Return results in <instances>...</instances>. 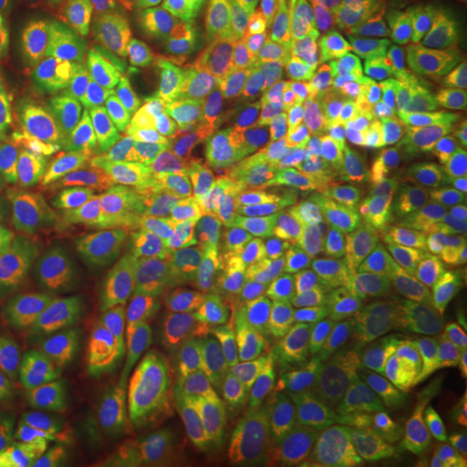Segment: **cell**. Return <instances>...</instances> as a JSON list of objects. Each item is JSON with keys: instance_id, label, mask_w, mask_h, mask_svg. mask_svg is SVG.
Segmentation results:
<instances>
[{"instance_id": "cell-34", "label": "cell", "mask_w": 467, "mask_h": 467, "mask_svg": "<svg viewBox=\"0 0 467 467\" xmlns=\"http://www.w3.org/2000/svg\"><path fill=\"white\" fill-rule=\"evenodd\" d=\"M384 3H387V5H389V8H392V11H395L398 16H400L402 11H405V8H408V5H410L413 0H384Z\"/></svg>"}, {"instance_id": "cell-15", "label": "cell", "mask_w": 467, "mask_h": 467, "mask_svg": "<svg viewBox=\"0 0 467 467\" xmlns=\"http://www.w3.org/2000/svg\"><path fill=\"white\" fill-rule=\"evenodd\" d=\"M379 150L389 187L402 201H439L460 182V161L451 146L420 119L392 117Z\"/></svg>"}, {"instance_id": "cell-28", "label": "cell", "mask_w": 467, "mask_h": 467, "mask_svg": "<svg viewBox=\"0 0 467 467\" xmlns=\"http://www.w3.org/2000/svg\"><path fill=\"white\" fill-rule=\"evenodd\" d=\"M275 460L267 451H236V454H198L187 457L174 467H275Z\"/></svg>"}, {"instance_id": "cell-4", "label": "cell", "mask_w": 467, "mask_h": 467, "mask_svg": "<svg viewBox=\"0 0 467 467\" xmlns=\"http://www.w3.org/2000/svg\"><path fill=\"white\" fill-rule=\"evenodd\" d=\"M257 153V122L221 88L192 67L167 60L149 66L138 169L239 190L252 177Z\"/></svg>"}, {"instance_id": "cell-33", "label": "cell", "mask_w": 467, "mask_h": 467, "mask_svg": "<svg viewBox=\"0 0 467 467\" xmlns=\"http://www.w3.org/2000/svg\"><path fill=\"white\" fill-rule=\"evenodd\" d=\"M187 3H190V0H140V5H143L149 14H153V16L159 18L177 16L180 11L187 8Z\"/></svg>"}, {"instance_id": "cell-29", "label": "cell", "mask_w": 467, "mask_h": 467, "mask_svg": "<svg viewBox=\"0 0 467 467\" xmlns=\"http://www.w3.org/2000/svg\"><path fill=\"white\" fill-rule=\"evenodd\" d=\"M29 3L32 0H0V39L3 42L24 29L29 18Z\"/></svg>"}, {"instance_id": "cell-31", "label": "cell", "mask_w": 467, "mask_h": 467, "mask_svg": "<svg viewBox=\"0 0 467 467\" xmlns=\"http://www.w3.org/2000/svg\"><path fill=\"white\" fill-rule=\"evenodd\" d=\"M364 14H367L368 21H374L379 29H395L398 26V14L384 3V0H353Z\"/></svg>"}, {"instance_id": "cell-26", "label": "cell", "mask_w": 467, "mask_h": 467, "mask_svg": "<svg viewBox=\"0 0 467 467\" xmlns=\"http://www.w3.org/2000/svg\"><path fill=\"white\" fill-rule=\"evenodd\" d=\"M434 304V315L426 319V325L457 348L467 350V281L460 288L436 294Z\"/></svg>"}, {"instance_id": "cell-32", "label": "cell", "mask_w": 467, "mask_h": 467, "mask_svg": "<svg viewBox=\"0 0 467 467\" xmlns=\"http://www.w3.org/2000/svg\"><path fill=\"white\" fill-rule=\"evenodd\" d=\"M16 273V257H14V242H11V234L5 226V216L0 211V278Z\"/></svg>"}, {"instance_id": "cell-3", "label": "cell", "mask_w": 467, "mask_h": 467, "mask_svg": "<svg viewBox=\"0 0 467 467\" xmlns=\"http://www.w3.org/2000/svg\"><path fill=\"white\" fill-rule=\"evenodd\" d=\"M236 201L234 187L140 169L104 198L97 236L117 270L159 281L201 265Z\"/></svg>"}, {"instance_id": "cell-30", "label": "cell", "mask_w": 467, "mask_h": 467, "mask_svg": "<svg viewBox=\"0 0 467 467\" xmlns=\"http://www.w3.org/2000/svg\"><path fill=\"white\" fill-rule=\"evenodd\" d=\"M57 467H133V465L107 460V457L94 454V451H88V450H81V447H76V444H66L63 450L57 451Z\"/></svg>"}, {"instance_id": "cell-17", "label": "cell", "mask_w": 467, "mask_h": 467, "mask_svg": "<svg viewBox=\"0 0 467 467\" xmlns=\"http://www.w3.org/2000/svg\"><path fill=\"white\" fill-rule=\"evenodd\" d=\"M36 371L32 294L21 275L0 278V423L18 416V402Z\"/></svg>"}, {"instance_id": "cell-21", "label": "cell", "mask_w": 467, "mask_h": 467, "mask_svg": "<svg viewBox=\"0 0 467 467\" xmlns=\"http://www.w3.org/2000/svg\"><path fill=\"white\" fill-rule=\"evenodd\" d=\"M389 371L408 382L465 387V350L420 322L402 340V348L392 358Z\"/></svg>"}, {"instance_id": "cell-12", "label": "cell", "mask_w": 467, "mask_h": 467, "mask_svg": "<svg viewBox=\"0 0 467 467\" xmlns=\"http://www.w3.org/2000/svg\"><path fill=\"white\" fill-rule=\"evenodd\" d=\"M315 325L327 353L348 379L353 392L374 395L392 364V343L368 317V312L356 299L350 285L333 284L315 306Z\"/></svg>"}, {"instance_id": "cell-25", "label": "cell", "mask_w": 467, "mask_h": 467, "mask_svg": "<svg viewBox=\"0 0 467 467\" xmlns=\"http://www.w3.org/2000/svg\"><path fill=\"white\" fill-rule=\"evenodd\" d=\"M55 434L39 420L0 423V467H57Z\"/></svg>"}, {"instance_id": "cell-23", "label": "cell", "mask_w": 467, "mask_h": 467, "mask_svg": "<svg viewBox=\"0 0 467 467\" xmlns=\"http://www.w3.org/2000/svg\"><path fill=\"white\" fill-rule=\"evenodd\" d=\"M267 5L278 18V26L296 45L340 34V26L348 21L346 0H267Z\"/></svg>"}, {"instance_id": "cell-18", "label": "cell", "mask_w": 467, "mask_h": 467, "mask_svg": "<svg viewBox=\"0 0 467 467\" xmlns=\"http://www.w3.org/2000/svg\"><path fill=\"white\" fill-rule=\"evenodd\" d=\"M402 429L405 420L392 408L377 402L322 454L291 467H410L402 447Z\"/></svg>"}, {"instance_id": "cell-5", "label": "cell", "mask_w": 467, "mask_h": 467, "mask_svg": "<svg viewBox=\"0 0 467 467\" xmlns=\"http://www.w3.org/2000/svg\"><path fill=\"white\" fill-rule=\"evenodd\" d=\"M149 66L97 60L67 88L63 146L70 171L91 201H104L138 167L146 125Z\"/></svg>"}, {"instance_id": "cell-24", "label": "cell", "mask_w": 467, "mask_h": 467, "mask_svg": "<svg viewBox=\"0 0 467 467\" xmlns=\"http://www.w3.org/2000/svg\"><path fill=\"white\" fill-rule=\"evenodd\" d=\"M402 447L410 467H467V429L405 420Z\"/></svg>"}, {"instance_id": "cell-1", "label": "cell", "mask_w": 467, "mask_h": 467, "mask_svg": "<svg viewBox=\"0 0 467 467\" xmlns=\"http://www.w3.org/2000/svg\"><path fill=\"white\" fill-rule=\"evenodd\" d=\"M70 392L153 434H187L192 408L150 325L94 301H73L55 322Z\"/></svg>"}, {"instance_id": "cell-35", "label": "cell", "mask_w": 467, "mask_h": 467, "mask_svg": "<svg viewBox=\"0 0 467 467\" xmlns=\"http://www.w3.org/2000/svg\"><path fill=\"white\" fill-rule=\"evenodd\" d=\"M465 387H467V350H465Z\"/></svg>"}, {"instance_id": "cell-20", "label": "cell", "mask_w": 467, "mask_h": 467, "mask_svg": "<svg viewBox=\"0 0 467 467\" xmlns=\"http://www.w3.org/2000/svg\"><path fill=\"white\" fill-rule=\"evenodd\" d=\"M374 398L408 423L467 429V387L408 382L387 368L382 382L374 389Z\"/></svg>"}, {"instance_id": "cell-22", "label": "cell", "mask_w": 467, "mask_h": 467, "mask_svg": "<svg viewBox=\"0 0 467 467\" xmlns=\"http://www.w3.org/2000/svg\"><path fill=\"white\" fill-rule=\"evenodd\" d=\"M29 104L16 57L0 39V182L11 180L24 164Z\"/></svg>"}, {"instance_id": "cell-8", "label": "cell", "mask_w": 467, "mask_h": 467, "mask_svg": "<svg viewBox=\"0 0 467 467\" xmlns=\"http://www.w3.org/2000/svg\"><path fill=\"white\" fill-rule=\"evenodd\" d=\"M278 18L267 0H198L180 36L182 57L244 109L267 99Z\"/></svg>"}, {"instance_id": "cell-9", "label": "cell", "mask_w": 467, "mask_h": 467, "mask_svg": "<svg viewBox=\"0 0 467 467\" xmlns=\"http://www.w3.org/2000/svg\"><path fill=\"white\" fill-rule=\"evenodd\" d=\"M260 202L273 236L322 267L348 260L367 229L361 213L335 184L278 146L263 153Z\"/></svg>"}, {"instance_id": "cell-11", "label": "cell", "mask_w": 467, "mask_h": 467, "mask_svg": "<svg viewBox=\"0 0 467 467\" xmlns=\"http://www.w3.org/2000/svg\"><path fill=\"white\" fill-rule=\"evenodd\" d=\"M36 420L55 436L67 439V444L133 467L153 465L184 444L177 434H153L128 426L76 392L66 398H42L36 402Z\"/></svg>"}, {"instance_id": "cell-10", "label": "cell", "mask_w": 467, "mask_h": 467, "mask_svg": "<svg viewBox=\"0 0 467 467\" xmlns=\"http://www.w3.org/2000/svg\"><path fill=\"white\" fill-rule=\"evenodd\" d=\"M291 420L263 327H254L239 364L192 418L184 444L198 454L267 451L284 457Z\"/></svg>"}, {"instance_id": "cell-6", "label": "cell", "mask_w": 467, "mask_h": 467, "mask_svg": "<svg viewBox=\"0 0 467 467\" xmlns=\"http://www.w3.org/2000/svg\"><path fill=\"white\" fill-rule=\"evenodd\" d=\"M267 346L291 420L288 462L301 465L348 431L364 408L325 348L315 319H288L267 327Z\"/></svg>"}, {"instance_id": "cell-27", "label": "cell", "mask_w": 467, "mask_h": 467, "mask_svg": "<svg viewBox=\"0 0 467 467\" xmlns=\"http://www.w3.org/2000/svg\"><path fill=\"white\" fill-rule=\"evenodd\" d=\"M467 18V0H413L405 8V24L410 29H434Z\"/></svg>"}, {"instance_id": "cell-2", "label": "cell", "mask_w": 467, "mask_h": 467, "mask_svg": "<svg viewBox=\"0 0 467 467\" xmlns=\"http://www.w3.org/2000/svg\"><path fill=\"white\" fill-rule=\"evenodd\" d=\"M278 94L285 119L319 150L361 171L382 167V135L395 117L384 60L350 34L301 42L285 57Z\"/></svg>"}, {"instance_id": "cell-16", "label": "cell", "mask_w": 467, "mask_h": 467, "mask_svg": "<svg viewBox=\"0 0 467 467\" xmlns=\"http://www.w3.org/2000/svg\"><path fill=\"white\" fill-rule=\"evenodd\" d=\"M270 239L273 229L267 223L265 211L239 195L234 211L218 229L211 250L202 257L195 275H190V281L211 285L234 301H242L263 263Z\"/></svg>"}, {"instance_id": "cell-19", "label": "cell", "mask_w": 467, "mask_h": 467, "mask_svg": "<svg viewBox=\"0 0 467 467\" xmlns=\"http://www.w3.org/2000/svg\"><path fill=\"white\" fill-rule=\"evenodd\" d=\"M416 70L441 104L467 112V21L423 34L416 45Z\"/></svg>"}, {"instance_id": "cell-13", "label": "cell", "mask_w": 467, "mask_h": 467, "mask_svg": "<svg viewBox=\"0 0 467 467\" xmlns=\"http://www.w3.org/2000/svg\"><path fill=\"white\" fill-rule=\"evenodd\" d=\"M337 281H343V270L317 265L273 236L239 304L254 327L265 330L288 319L306 317L317 306L319 296Z\"/></svg>"}, {"instance_id": "cell-14", "label": "cell", "mask_w": 467, "mask_h": 467, "mask_svg": "<svg viewBox=\"0 0 467 467\" xmlns=\"http://www.w3.org/2000/svg\"><path fill=\"white\" fill-rule=\"evenodd\" d=\"M343 278L392 346L413 333L423 315V301L405 281L379 226H367L361 232Z\"/></svg>"}, {"instance_id": "cell-7", "label": "cell", "mask_w": 467, "mask_h": 467, "mask_svg": "<svg viewBox=\"0 0 467 467\" xmlns=\"http://www.w3.org/2000/svg\"><path fill=\"white\" fill-rule=\"evenodd\" d=\"M150 327L198 416L244 353V312L232 296L187 278L150 299Z\"/></svg>"}]
</instances>
